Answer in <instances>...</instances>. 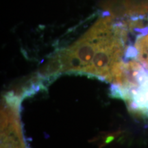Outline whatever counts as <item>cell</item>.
I'll return each instance as SVG.
<instances>
[{
    "label": "cell",
    "instance_id": "cell-1",
    "mask_svg": "<svg viewBox=\"0 0 148 148\" xmlns=\"http://www.w3.org/2000/svg\"><path fill=\"white\" fill-rule=\"evenodd\" d=\"M19 99L8 95L1 110V148H27L23 138L19 114Z\"/></svg>",
    "mask_w": 148,
    "mask_h": 148
},
{
    "label": "cell",
    "instance_id": "cell-2",
    "mask_svg": "<svg viewBox=\"0 0 148 148\" xmlns=\"http://www.w3.org/2000/svg\"><path fill=\"white\" fill-rule=\"evenodd\" d=\"M126 101L131 110L148 118V71L139 86L130 92Z\"/></svg>",
    "mask_w": 148,
    "mask_h": 148
},
{
    "label": "cell",
    "instance_id": "cell-3",
    "mask_svg": "<svg viewBox=\"0 0 148 148\" xmlns=\"http://www.w3.org/2000/svg\"><path fill=\"white\" fill-rule=\"evenodd\" d=\"M134 47L135 58L148 69V32L145 30L143 34L138 36L135 41Z\"/></svg>",
    "mask_w": 148,
    "mask_h": 148
}]
</instances>
